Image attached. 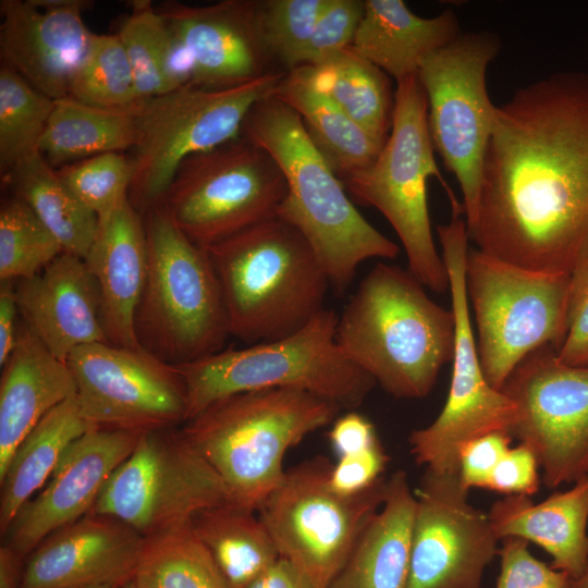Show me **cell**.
Segmentation results:
<instances>
[{"mask_svg": "<svg viewBox=\"0 0 588 588\" xmlns=\"http://www.w3.org/2000/svg\"><path fill=\"white\" fill-rule=\"evenodd\" d=\"M341 408L296 389H261L218 400L180 426L224 482L231 501L257 511L281 481L287 450L333 422Z\"/></svg>", "mask_w": 588, "mask_h": 588, "instance_id": "obj_5", "label": "cell"}, {"mask_svg": "<svg viewBox=\"0 0 588 588\" xmlns=\"http://www.w3.org/2000/svg\"><path fill=\"white\" fill-rule=\"evenodd\" d=\"M90 5L85 0H2V63L49 98L68 97L96 36L83 20Z\"/></svg>", "mask_w": 588, "mask_h": 588, "instance_id": "obj_20", "label": "cell"}, {"mask_svg": "<svg viewBox=\"0 0 588 588\" xmlns=\"http://www.w3.org/2000/svg\"><path fill=\"white\" fill-rule=\"evenodd\" d=\"M228 501L222 479L176 427L140 433L90 513L117 518L147 537Z\"/></svg>", "mask_w": 588, "mask_h": 588, "instance_id": "obj_15", "label": "cell"}, {"mask_svg": "<svg viewBox=\"0 0 588 588\" xmlns=\"http://www.w3.org/2000/svg\"><path fill=\"white\" fill-rule=\"evenodd\" d=\"M131 13L117 33L127 56L139 99L169 93L163 74L167 25L148 0L130 2Z\"/></svg>", "mask_w": 588, "mask_h": 588, "instance_id": "obj_40", "label": "cell"}, {"mask_svg": "<svg viewBox=\"0 0 588 588\" xmlns=\"http://www.w3.org/2000/svg\"><path fill=\"white\" fill-rule=\"evenodd\" d=\"M84 260L98 289L108 343L142 347L135 334V316L146 282L148 250L144 217L128 200L98 221Z\"/></svg>", "mask_w": 588, "mask_h": 588, "instance_id": "obj_24", "label": "cell"}, {"mask_svg": "<svg viewBox=\"0 0 588 588\" xmlns=\"http://www.w3.org/2000/svg\"><path fill=\"white\" fill-rule=\"evenodd\" d=\"M132 580L137 588H234L191 520L144 537Z\"/></svg>", "mask_w": 588, "mask_h": 588, "instance_id": "obj_35", "label": "cell"}, {"mask_svg": "<svg viewBox=\"0 0 588 588\" xmlns=\"http://www.w3.org/2000/svg\"><path fill=\"white\" fill-rule=\"evenodd\" d=\"M574 588H588V562L583 574L574 580Z\"/></svg>", "mask_w": 588, "mask_h": 588, "instance_id": "obj_52", "label": "cell"}, {"mask_svg": "<svg viewBox=\"0 0 588 588\" xmlns=\"http://www.w3.org/2000/svg\"><path fill=\"white\" fill-rule=\"evenodd\" d=\"M230 336L246 345L289 336L323 308L328 275L303 234L278 217L207 248Z\"/></svg>", "mask_w": 588, "mask_h": 588, "instance_id": "obj_4", "label": "cell"}, {"mask_svg": "<svg viewBox=\"0 0 588 588\" xmlns=\"http://www.w3.org/2000/svg\"><path fill=\"white\" fill-rule=\"evenodd\" d=\"M430 176L443 186L453 216L464 212L436 162L427 96L418 76L413 75L397 82L391 131L376 160L340 180L354 200L385 217L404 247L408 271L424 286L441 294L450 289V282L431 231L427 203Z\"/></svg>", "mask_w": 588, "mask_h": 588, "instance_id": "obj_7", "label": "cell"}, {"mask_svg": "<svg viewBox=\"0 0 588 588\" xmlns=\"http://www.w3.org/2000/svg\"><path fill=\"white\" fill-rule=\"evenodd\" d=\"M136 105L100 108L70 96L56 99L39 152L54 169L97 155L132 149Z\"/></svg>", "mask_w": 588, "mask_h": 588, "instance_id": "obj_31", "label": "cell"}, {"mask_svg": "<svg viewBox=\"0 0 588 588\" xmlns=\"http://www.w3.org/2000/svg\"><path fill=\"white\" fill-rule=\"evenodd\" d=\"M139 436L91 428L76 439L42 488L17 511L1 535L2 546L26 559L48 536L89 514Z\"/></svg>", "mask_w": 588, "mask_h": 588, "instance_id": "obj_19", "label": "cell"}, {"mask_svg": "<svg viewBox=\"0 0 588 588\" xmlns=\"http://www.w3.org/2000/svg\"><path fill=\"white\" fill-rule=\"evenodd\" d=\"M461 34L452 10L421 17L402 0H366L351 48L400 82L417 75L427 57Z\"/></svg>", "mask_w": 588, "mask_h": 588, "instance_id": "obj_27", "label": "cell"}, {"mask_svg": "<svg viewBox=\"0 0 588 588\" xmlns=\"http://www.w3.org/2000/svg\"><path fill=\"white\" fill-rule=\"evenodd\" d=\"M285 195L277 161L240 135L183 160L162 205L184 235L207 249L277 217Z\"/></svg>", "mask_w": 588, "mask_h": 588, "instance_id": "obj_12", "label": "cell"}, {"mask_svg": "<svg viewBox=\"0 0 588 588\" xmlns=\"http://www.w3.org/2000/svg\"><path fill=\"white\" fill-rule=\"evenodd\" d=\"M489 519L499 539L532 541L553 559L552 567L577 579L588 562V475L567 491L540 503L528 495L509 494L495 501Z\"/></svg>", "mask_w": 588, "mask_h": 588, "instance_id": "obj_26", "label": "cell"}, {"mask_svg": "<svg viewBox=\"0 0 588 588\" xmlns=\"http://www.w3.org/2000/svg\"><path fill=\"white\" fill-rule=\"evenodd\" d=\"M465 280L477 323L480 365L494 389L501 390L531 352L562 347L568 331L572 274L519 268L473 249Z\"/></svg>", "mask_w": 588, "mask_h": 588, "instance_id": "obj_10", "label": "cell"}, {"mask_svg": "<svg viewBox=\"0 0 588 588\" xmlns=\"http://www.w3.org/2000/svg\"><path fill=\"white\" fill-rule=\"evenodd\" d=\"M512 437L495 431L475 438L458 450V474L464 487L487 488L497 465L510 449Z\"/></svg>", "mask_w": 588, "mask_h": 588, "instance_id": "obj_45", "label": "cell"}, {"mask_svg": "<svg viewBox=\"0 0 588 588\" xmlns=\"http://www.w3.org/2000/svg\"><path fill=\"white\" fill-rule=\"evenodd\" d=\"M500 47L494 33H462L427 57L417 73L428 100L432 143L458 182L467 229L476 218L497 110L487 90V69Z\"/></svg>", "mask_w": 588, "mask_h": 588, "instance_id": "obj_14", "label": "cell"}, {"mask_svg": "<svg viewBox=\"0 0 588 588\" xmlns=\"http://www.w3.org/2000/svg\"><path fill=\"white\" fill-rule=\"evenodd\" d=\"M467 230L519 268L572 274L588 261V73L552 74L497 106Z\"/></svg>", "mask_w": 588, "mask_h": 588, "instance_id": "obj_1", "label": "cell"}, {"mask_svg": "<svg viewBox=\"0 0 588 588\" xmlns=\"http://www.w3.org/2000/svg\"><path fill=\"white\" fill-rule=\"evenodd\" d=\"M76 395L66 364L20 320L16 342L0 378V475L30 430L54 407Z\"/></svg>", "mask_w": 588, "mask_h": 588, "instance_id": "obj_25", "label": "cell"}, {"mask_svg": "<svg viewBox=\"0 0 588 588\" xmlns=\"http://www.w3.org/2000/svg\"><path fill=\"white\" fill-rule=\"evenodd\" d=\"M58 175L98 221L111 216L128 200L133 176L130 156L108 152L59 169Z\"/></svg>", "mask_w": 588, "mask_h": 588, "instance_id": "obj_41", "label": "cell"}, {"mask_svg": "<svg viewBox=\"0 0 588 588\" xmlns=\"http://www.w3.org/2000/svg\"><path fill=\"white\" fill-rule=\"evenodd\" d=\"M78 588H123V587L112 586V585H101V586H88V587H78Z\"/></svg>", "mask_w": 588, "mask_h": 588, "instance_id": "obj_53", "label": "cell"}, {"mask_svg": "<svg viewBox=\"0 0 588 588\" xmlns=\"http://www.w3.org/2000/svg\"><path fill=\"white\" fill-rule=\"evenodd\" d=\"M15 292L21 321L59 359L108 343L98 289L83 258L63 252L36 275L15 281Z\"/></svg>", "mask_w": 588, "mask_h": 588, "instance_id": "obj_23", "label": "cell"}, {"mask_svg": "<svg viewBox=\"0 0 588 588\" xmlns=\"http://www.w3.org/2000/svg\"><path fill=\"white\" fill-rule=\"evenodd\" d=\"M558 352H531L501 389L517 411L510 434L534 452L549 488L588 475V367L566 365Z\"/></svg>", "mask_w": 588, "mask_h": 588, "instance_id": "obj_17", "label": "cell"}, {"mask_svg": "<svg viewBox=\"0 0 588 588\" xmlns=\"http://www.w3.org/2000/svg\"><path fill=\"white\" fill-rule=\"evenodd\" d=\"M437 233L455 318L452 377L441 413L429 426L411 433L409 445L417 464L437 473H454L458 471L462 445L490 432L510 433L517 411L505 393L487 381L480 365L466 295V220L453 216L448 224L438 225Z\"/></svg>", "mask_w": 588, "mask_h": 588, "instance_id": "obj_13", "label": "cell"}, {"mask_svg": "<svg viewBox=\"0 0 588 588\" xmlns=\"http://www.w3.org/2000/svg\"><path fill=\"white\" fill-rule=\"evenodd\" d=\"M123 588H137L133 580H130L123 586Z\"/></svg>", "mask_w": 588, "mask_h": 588, "instance_id": "obj_54", "label": "cell"}, {"mask_svg": "<svg viewBox=\"0 0 588 588\" xmlns=\"http://www.w3.org/2000/svg\"><path fill=\"white\" fill-rule=\"evenodd\" d=\"M328 438L339 458L364 451L380 442L373 424L356 411H348L336 417Z\"/></svg>", "mask_w": 588, "mask_h": 588, "instance_id": "obj_48", "label": "cell"}, {"mask_svg": "<svg viewBox=\"0 0 588 588\" xmlns=\"http://www.w3.org/2000/svg\"><path fill=\"white\" fill-rule=\"evenodd\" d=\"M416 498L403 470L387 479L383 504L329 588H407Z\"/></svg>", "mask_w": 588, "mask_h": 588, "instance_id": "obj_28", "label": "cell"}, {"mask_svg": "<svg viewBox=\"0 0 588 588\" xmlns=\"http://www.w3.org/2000/svg\"><path fill=\"white\" fill-rule=\"evenodd\" d=\"M468 491L458 471L426 468L415 495L407 588H480L500 539Z\"/></svg>", "mask_w": 588, "mask_h": 588, "instance_id": "obj_18", "label": "cell"}, {"mask_svg": "<svg viewBox=\"0 0 588 588\" xmlns=\"http://www.w3.org/2000/svg\"><path fill=\"white\" fill-rule=\"evenodd\" d=\"M286 71L271 70L230 88L186 86L140 99L130 156L128 201L142 215L162 204L177 168L187 157L240 136L249 110L272 96Z\"/></svg>", "mask_w": 588, "mask_h": 588, "instance_id": "obj_9", "label": "cell"}, {"mask_svg": "<svg viewBox=\"0 0 588 588\" xmlns=\"http://www.w3.org/2000/svg\"><path fill=\"white\" fill-rule=\"evenodd\" d=\"M307 68L318 88L383 146L394 110L388 75L351 47Z\"/></svg>", "mask_w": 588, "mask_h": 588, "instance_id": "obj_34", "label": "cell"}, {"mask_svg": "<svg viewBox=\"0 0 588 588\" xmlns=\"http://www.w3.org/2000/svg\"><path fill=\"white\" fill-rule=\"evenodd\" d=\"M558 357L569 366L588 367V261L572 273L568 331Z\"/></svg>", "mask_w": 588, "mask_h": 588, "instance_id": "obj_44", "label": "cell"}, {"mask_svg": "<svg viewBox=\"0 0 588 588\" xmlns=\"http://www.w3.org/2000/svg\"><path fill=\"white\" fill-rule=\"evenodd\" d=\"M240 135L268 151L279 164L286 195L277 217L307 240L334 292L343 294L348 289L363 261L399 255L400 247L356 209L292 108L273 96L258 101Z\"/></svg>", "mask_w": 588, "mask_h": 588, "instance_id": "obj_2", "label": "cell"}, {"mask_svg": "<svg viewBox=\"0 0 588 588\" xmlns=\"http://www.w3.org/2000/svg\"><path fill=\"white\" fill-rule=\"evenodd\" d=\"M329 0H255V24L268 59L294 69Z\"/></svg>", "mask_w": 588, "mask_h": 588, "instance_id": "obj_39", "label": "cell"}, {"mask_svg": "<svg viewBox=\"0 0 588 588\" xmlns=\"http://www.w3.org/2000/svg\"><path fill=\"white\" fill-rule=\"evenodd\" d=\"M538 466L534 452L519 443L510 448L493 470L487 489L530 497L539 489Z\"/></svg>", "mask_w": 588, "mask_h": 588, "instance_id": "obj_47", "label": "cell"}, {"mask_svg": "<svg viewBox=\"0 0 588 588\" xmlns=\"http://www.w3.org/2000/svg\"><path fill=\"white\" fill-rule=\"evenodd\" d=\"M389 456L387 455L381 442L343 457L333 465L330 476V488L343 495H353L359 493L382 476Z\"/></svg>", "mask_w": 588, "mask_h": 588, "instance_id": "obj_46", "label": "cell"}, {"mask_svg": "<svg viewBox=\"0 0 588 588\" xmlns=\"http://www.w3.org/2000/svg\"><path fill=\"white\" fill-rule=\"evenodd\" d=\"M499 554L501 569L497 588H574L575 579L537 560L525 539H502Z\"/></svg>", "mask_w": 588, "mask_h": 588, "instance_id": "obj_43", "label": "cell"}, {"mask_svg": "<svg viewBox=\"0 0 588 588\" xmlns=\"http://www.w3.org/2000/svg\"><path fill=\"white\" fill-rule=\"evenodd\" d=\"M63 249L30 208L14 195L0 205V282L39 273Z\"/></svg>", "mask_w": 588, "mask_h": 588, "instance_id": "obj_37", "label": "cell"}, {"mask_svg": "<svg viewBox=\"0 0 588 588\" xmlns=\"http://www.w3.org/2000/svg\"><path fill=\"white\" fill-rule=\"evenodd\" d=\"M66 364L79 412L91 427L142 433L187 420L181 373L143 347L87 344L74 350Z\"/></svg>", "mask_w": 588, "mask_h": 588, "instance_id": "obj_16", "label": "cell"}, {"mask_svg": "<svg viewBox=\"0 0 588 588\" xmlns=\"http://www.w3.org/2000/svg\"><path fill=\"white\" fill-rule=\"evenodd\" d=\"M333 464L322 455L285 469L257 514L281 558L329 588L358 537L383 504L387 479L343 495L329 486Z\"/></svg>", "mask_w": 588, "mask_h": 588, "instance_id": "obj_11", "label": "cell"}, {"mask_svg": "<svg viewBox=\"0 0 588 588\" xmlns=\"http://www.w3.org/2000/svg\"><path fill=\"white\" fill-rule=\"evenodd\" d=\"M272 96L299 115L339 179L372 163L383 147L318 88L307 65L286 71Z\"/></svg>", "mask_w": 588, "mask_h": 588, "instance_id": "obj_29", "label": "cell"}, {"mask_svg": "<svg viewBox=\"0 0 588 588\" xmlns=\"http://www.w3.org/2000/svg\"><path fill=\"white\" fill-rule=\"evenodd\" d=\"M143 217L148 268L135 316L138 344L173 366L223 350L228 318L207 249L184 235L162 204Z\"/></svg>", "mask_w": 588, "mask_h": 588, "instance_id": "obj_8", "label": "cell"}, {"mask_svg": "<svg viewBox=\"0 0 588 588\" xmlns=\"http://www.w3.org/2000/svg\"><path fill=\"white\" fill-rule=\"evenodd\" d=\"M54 100L37 90L20 74L0 66V171L10 172L39 154Z\"/></svg>", "mask_w": 588, "mask_h": 588, "instance_id": "obj_36", "label": "cell"}, {"mask_svg": "<svg viewBox=\"0 0 588 588\" xmlns=\"http://www.w3.org/2000/svg\"><path fill=\"white\" fill-rule=\"evenodd\" d=\"M15 281L0 282V366L14 348L20 324Z\"/></svg>", "mask_w": 588, "mask_h": 588, "instance_id": "obj_49", "label": "cell"}, {"mask_svg": "<svg viewBox=\"0 0 588 588\" xmlns=\"http://www.w3.org/2000/svg\"><path fill=\"white\" fill-rule=\"evenodd\" d=\"M69 96L100 108H128L140 100L118 34H96L73 78Z\"/></svg>", "mask_w": 588, "mask_h": 588, "instance_id": "obj_38", "label": "cell"}, {"mask_svg": "<svg viewBox=\"0 0 588 588\" xmlns=\"http://www.w3.org/2000/svg\"><path fill=\"white\" fill-rule=\"evenodd\" d=\"M156 8L192 52L196 86L230 88L271 71L255 24V0L209 5L166 1Z\"/></svg>", "mask_w": 588, "mask_h": 588, "instance_id": "obj_22", "label": "cell"}, {"mask_svg": "<svg viewBox=\"0 0 588 588\" xmlns=\"http://www.w3.org/2000/svg\"><path fill=\"white\" fill-rule=\"evenodd\" d=\"M91 428L75 395L50 411L23 439L0 475L1 535L42 488L71 444Z\"/></svg>", "mask_w": 588, "mask_h": 588, "instance_id": "obj_30", "label": "cell"}, {"mask_svg": "<svg viewBox=\"0 0 588 588\" xmlns=\"http://www.w3.org/2000/svg\"><path fill=\"white\" fill-rule=\"evenodd\" d=\"M25 559L12 549L0 547V588H21Z\"/></svg>", "mask_w": 588, "mask_h": 588, "instance_id": "obj_51", "label": "cell"}, {"mask_svg": "<svg viewBox=\"0 0 588 588\" xmlns=\"http://www.w3.org/2000/svg\"><path fill=\"white\" fill-rule=\"evenodd\" d=\"M2 180L52 233L63 252L86 257L97 234L98 218L74 196L40 152L2 175Z\"/></svg>", "mask_w": 588, "mask_h": 588, "instance_id": "obj_33", "label": "cell"}, {"mask_svg": "<svg viewBox=\"0 0 588 588\" xmlns=\"http://www.w3.org/2000/svg\"><path fill=\"white\" fill-rule=\"evenodd\" d=\"M364 12L365 1L329 0L298 57L296 66L318 64L351 47Z\"/></svg>", "mask_w": 588, "mask_h": 588, "instance_id": "obj_42", "label": "cell"}, {"mask_svg": "<svg viewBox=\"0 0 588 588\" xmlns=\"http://www.w3.org/2000/svg\"><path fill=\"white\" fill-rule=\"evenodd\" d=\"M256 513L228 501L191 518L195 534L234 588H246L280 558Z\"/></svg>", "mask_w": 588, "mask_h": 588, "instance_id": "obj_32", "label": "cell"}, {"mask_svg": "<svg viewBox=\"0 0 588 588\" xmlns=\"http://www.w3.org/2000/svg\"><path fill=\"white\" fill-rule=\"evenodd\" d=\"M342 353L397 399H421L452 360L455 318L399 266L378 262L338 319Z\"/></svg>", "mask_w": 588, "mask_h": 588, "instance_id": "obj_3", "label": "cell"}, {"mask_svg": "<svg viewBox=\"0 0 588 588\" xmlns=\"http://www.w3.org/2000/svg\"><path fill=\"white\" fill-rule=\"evenodd\" d=\"M338 319L323 308L289 336L175 366L186 387L187 420L218 400L261 389H296L354 411L376 382L338 346Z\"/></svg>", "mask_w": 588, "mask_h": 588, "instance_id": "obj_6", "label": "cell"}, {"mask_svg": "<svg viewBox=\"0 0 588 588\" xmlns=\"http://www.w3.org/2000/svg\"><path fill=\"white\" fill-rule=\"evenodd\" d=\"M144 537L111 516L89 513L54 531L25 559L21 588H78L133 579Z\"/></svg>", "mask_w": 588, "mask_h": 588, "instance_id": "obj_21", "label": "cell"}, {"mask_svg": "<svg viewBox=\"0 0 588 588\" xmlns=\"http://www.w3.org/2000/svg\"><path fill=\"white\" fill-rule=\"evenodd\" d=\"M246 588H323L290 561L279 558Z\"/></svg>", "mask_w": 588, "mask_h": 588, "instance_id": "obj_50", "label": "cell"}]
</instances>
